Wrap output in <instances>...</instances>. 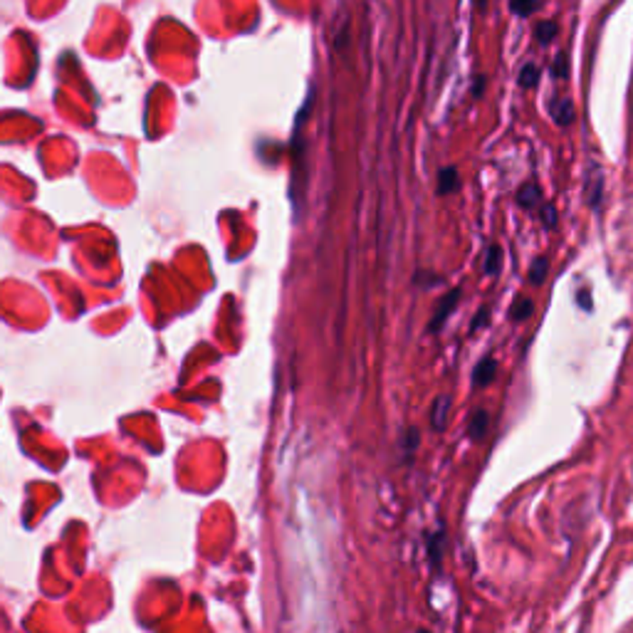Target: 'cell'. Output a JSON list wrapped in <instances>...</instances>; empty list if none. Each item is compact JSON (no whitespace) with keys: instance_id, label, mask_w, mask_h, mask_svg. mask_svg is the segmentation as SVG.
I'll list each match as a JSON object with an SVG mask.
<instances>
[{"instance_id":"obj_18","label":"cell","mask_w":633,"mask_h":633,"mask_svg":"<svg viewBox=\"0 0 633 633\" xmlns=\"http://www.w3.org/2000/svg\"><path fill=\"white\" fill-rule=\"evenodd\" d=\"M488 322H490V307H480V312L475 314V320L470 324V332H480Z\"/></svg>"},{"instance_id":"obj_1","label":"cell","mask_w":633,"mask_h":633,"mask_svg":"<svg viewBox=\"0 0 633 633\" xmlns=\"http://www.w3.org/2000/svg\"><path fill=\"white\" fill-rule=\"evenodd\" d=\"M461 295H462L461 287H455V290H448L445 295H443L441 302H438V304H435V310H433L431 324H428V332H441L443 324L448 322V317L453 314V310L458 307V302H461Z\"/></svg>"},{"instance_id":"obj_8","label":"cell","mask_w":633,"mask_h":633,"mask_svg":"<svg viewBox=\"0 0 633 633\" xmlns=\"http://www.w3.org/2000/svg\"><path fill=\"white\" fill-rule=\"evenodd\" d=\"M488 428H490V416H488L485 409H478V411L472 413L470 426H468V435H470L472 441H483Z\"/></svg>"},{"instance_id":"obj_16","label":"cell","mask_w":633,"mask_h":633,"mask_svg":"<svg viewBox=\"0 0 633 633\" xmlns=\"http://www.w3.org/2000/svg\"><path fill=\"white\" fill-rule=\"evenodd\" d=\"M552 75L554 80H564L569 75V60H567V52H559L557 60L552 62Z\"/></svg>"},{"instance_id":"obj_19","label":"cell","mask_w":633,"mask_h":633,"mask_svg":"<svg viewBox=\"0 0 633 633\" xmlns=\"http://www.w3.org/2000/svg\"><path fill=\"white\" fill-rule=\"evenodd\" d=\"M413 282H418V285H423V287H433V285H438V282H441V277H438L435 272L418 270L416 275H413Z\"/></svg>"},{"instance_id":"obj_10","label":"cell","mask_w":633,"mask_h":633,"mask_svg":"<svg viewBox=\"0 0 633 633\" xmlns=\"http://www.w3.org/2000/svg\"><path fill=\"white\" fill-rule=\"evenodd\" d=\"M557 32H559V25H557V22L540 21L534 25V40L540 42V45H549V42L557 38Z\"/></svg>"},{"instance_id":"obj_14","label":"cell","mask_w":633,"mask_h":633,"mask_svg":"<svg viewBox=\"0 0 633 633\" xmlns=\"http://www.w3.org/2000/svg\"><path fill=\"white\" fill-rule=\"evenodd\" d=\"M443 530H438L435 534L428 537V554H431L433 567H441V557H443Z\"/></svg>"},{"instance_id":"obj_9","label":"cell","mask_w":633,"mask_h":633,"mask_svg":"<svg viewBox=\"0 0 633 633\" xmlns=\"http://www.w3.org/2000/svg\"><path fill=\"white\" fill-rule=\"evenodd\" d=\"M540 77H542L540 65L527 62L523 70H520V75H517V82H520V87H523V90H534V87L540 84Z\"/></svg>"},{"instance_id":"obj_13","label":"cell","mask_w":633,"mask_h":633,"mask_svg":"<svg viewBox=\"0 0 633 633\" xmlns=\"http://www.w3.org/2000/svg\"><path fill=\"white\" fill-rule=\"evenodd\" d=\"M602 189L603 179L602 173L596 171V176L589 179V189H586V196H589V206H592V208H599V206H602Z\"/></svg>"},{"instance_id":"obj_4","label":"cell","mask_w":633,"mask_h":633,"mask_svg":"<svg viewBox=\"0 0 633 633\" xmlns=\"http://www.w3.org/2000/svg\"><path fill=\"white\" fill-rule=\"evenodd\" d=\"M552 119L557 127H572L574 119H576V107H574L572 100L567 97H557L552 101Z\"/></svg>"},{"instance_id":"obj_15","label":"cell","mask_w":633,"mask_h":633,"mask_svg":"<svg viewBox=\"0 0 633 633\" xmlns=\"http://www.w3.org/2000/svg\"><path fill=\"white\" fill-rule=\"evenodd\" d=\"M510 11H513L514 15H520V18H530V15H534L537 11H542V3H520V0H513V3H510Z\"/></svg>"},{"instance_id":"obj_5","label":"cell","mask_w":633,"mask_h":633,"mask_svg":"<svg viewBox=\"0 0 633 633\" xmlns=\"http://www.w3.org/2000/svg\"><path fill=\"white\" fill-rule=\"evenodd\" d=\"M495 374H497V362H495L493 356H485V359L478 362L475 372H472V386H475V389L490 386V383L495 382Z\"/></svg>"},{"instance_id":"obj_3","label":"cell","mask_w":633,"mask_h":633,"mask_svg":"<svg viewBox=\"0 0 633 633\" xmlns=\"http://www.w3.org/2000/svg\"><path fill=\"white\" fill-rule=\"evenodd\" d=\"M451 409H453V399L448 396V393H441V396L433 401L431 426L435 428V431H445V426H448V416H451Z\"/></svg>"},{"instance_id":"obj_11","label":"cell","mask_w":633,"mask_h":633,"mask_svg":"<svg viewBox=\"0 0 633 633\" xmlns=\"http://www.w3.org/2000/svg\"><path fill=\"white\" fill-rule=\"evenodd\" d=\"M534 312V302L530 300V297H520V300L514 302L513 310H510V320L513 322H524V320H530Z\"/></svg>"},{"instance_id":"obj_7","label":"cell","mask_w":633,"mask_h":633,"mask_svg":"<svg viewBox=\"0 0 633 633\" xmlns=\"http://www.w3.org/2000/svg\"><path fill=\"white\" fill-rule=\"evenodd\" d=\"M503 265H505L503 245L493 242V245L485 251V275H488V277H497V275L503 272Z\"/></svg>"},{"instance_id":"obj_2","label":"cell","mask_w":633,"mask_h":633,"mask_svg":"<svg viewBox=\"0 0 633 633\" xmlns=\"http://www.w3.org/2000/svg\"><path fill=\"white\" fill-rule=\"evenodd\" d=\"M540 198H542V189H540V183L537 181L523 183V186L517 189V193H514V201H517V206L524 208V211L537 208V206H540Z\"/></svg>"},{"instance_id":"obj_6","label":"cell","mask_w":633,"mask_h":633,"mask_svg":"<svg viewBox=\"0 0 633 633\" xmlns=\"http://www.w3.org/2000/svg\"><path fill=\"white\" fill-rule=\"evenodd\" d=\"M461 189V171L455 166H443L438 171V196H451Z\"/></svg>"},{"instance_id":"obj_17","label":"cell","mask_w":633,"mask_h":633,"mask_svg":"<svg viewBox=\"0 0 633 633\" xmlns=\"http://www.w3.org/2000/svg\"><path fill=\"white\" fill-rule=\"evenodd\" d=\"M418 443H421V438H418V431L416 428H409L406 431V435H403V445H406V455L411 458L413 453H416V448H418Z\"/></svg>"},{"instance_id":"obj_12","label":"cell","mask_w":633,"mask_h":633,"mask_svg":"<svg viewBox=\"0 0 633 633\" xmlns=\"http://www.w3.org/2000/svg\"><path fill=\"white\" fill-rule=\"evenodd\" d=\"M547 275H549V260L547 258H534L532 268H530V282L532 285H542L544 280H547Z\"/></svg>"},{"instance_id":"obj_22","label":"cell","mask_w":633,"mask_h":633,"mask_svg":"<svg viewBox=\"0 0 633 633\" xmlns=\"http://www.w3.org/2000/svg\"><path fill=\"white\" fill-rule=\"evenodd\" d=\"M483 92H485V77L480 75V77H475V84H472V94H475V97H483Z\"/></svg>"},{"instance_id":"obj_21","label":"cell","mask_w":633,"mask_h":633,"mask_svg":"<svg viewBox=\"0 0 633 633\" xmlns=\"http://www.w3.org/2000/svg\"><path fill=\"white\" fill-rule=\"evenodd\" d=\"M576 302H579V307H582L584 312L593 310V302L589 300V290H586V287H584V290H579V295H576Z\"/></svg>"},{"instance_id":"obj_23","label":"cell","mask_w":633,"mask_h":633,"mask_svg":"<svg viewBox=\"0 0 633 633\" xmlns=\"http://www.w3.org/2000/svg\"><path fill=\"white\" fill-rule=\"evenodd\" d=\"M418 633H431V631H418Z\"/></svg>"},{"instance_id":"obj_20","label":"cell","mask_w":633,"mask_h":633,"mask_svg":"<svg viewBox=\"0 0 633 633\" xmlns=\"http://www.w3.org/2000/svg\"><path fill=\"white\" fill-rule=\"evenodd\" d=\"M542 223L544 228H554L557 225V208H554V203H544L542 206Z\"/></svg>"}]
</instances>
